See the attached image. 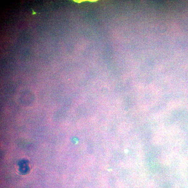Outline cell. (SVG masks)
<instances>
[{
    "label": "cell",
    "instance_id": "cell-1",
    "mask_svg": "<svg viewBox=\"0 0 188 188\" xmlns=\"http://www.w3.org/2000/svg\"><path fill=\"white\" fill-rule=\"evenodd\" d=\"M19 165L20 172L23 174H27V172L29 171V169L27 162L25 161H21Z\"/></svg>",
    "mask_w": 188,
    "mask_h": 188
}]
</instances>
